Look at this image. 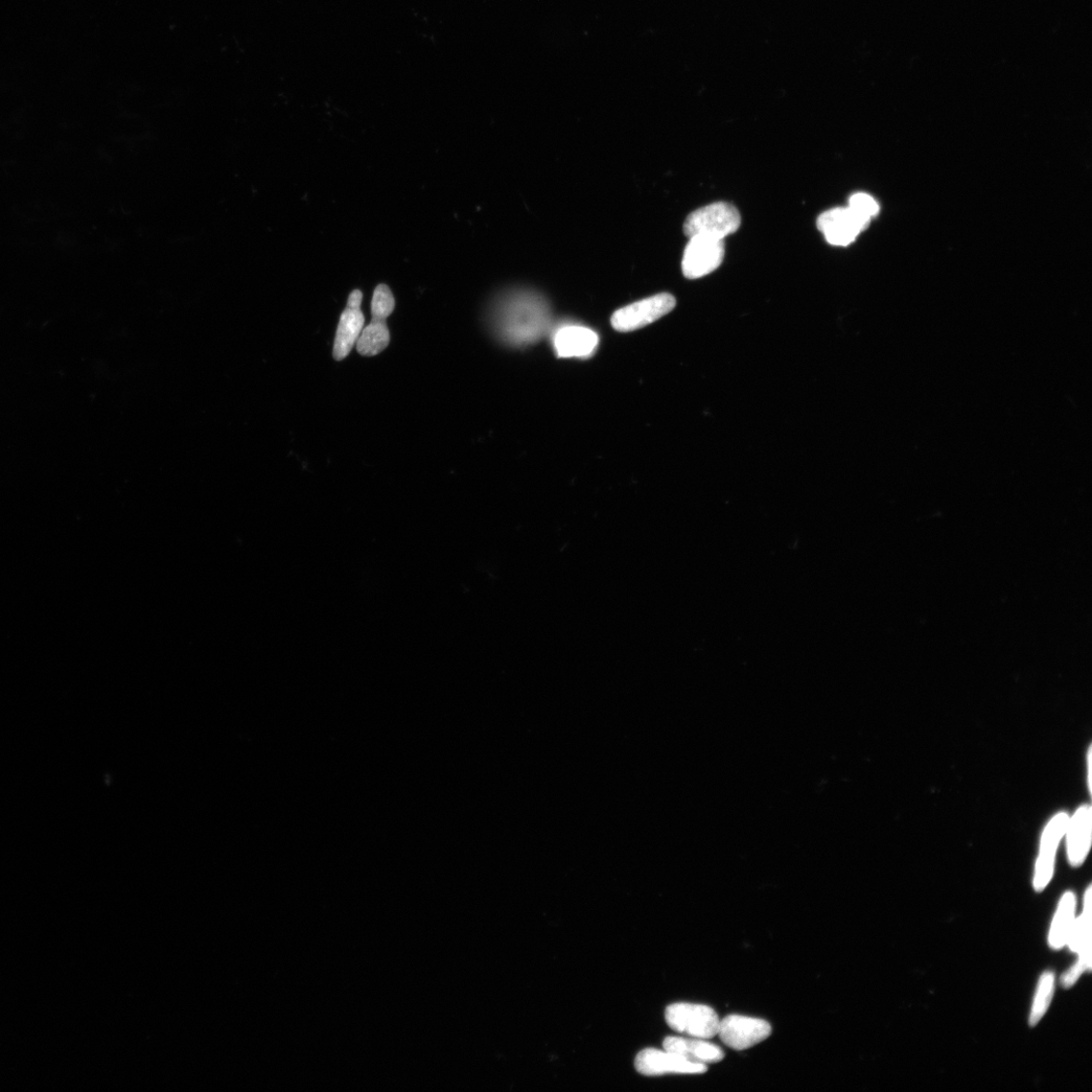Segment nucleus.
Masks as SVG:
<instances>
[{
	"instance_id": "nucleus-1",
	"label": "nucleus",
	"mask_w": 1092,
	"mask_h": 1092,
	"mask_svg": "<svg viewBox=\"0 0 1092 1092\" xmlns=\"http://www.w3.org/2000/svg\"><path fill=\"white\" fill-rule=\"evenodd\" d=\"M549 319V309L542 297L522 293L508 297L501 306L497 327L507 342L525 345L546 333Z\"/></svg>"
},
{
	"instance_id": "nucleus-2",
	"label": "nucleus",
	"mask_w": 1092,
	"mask_h": 1092,
	"mask_svg": "<svg viewBox=\"0 0 1092 1092\" xmlns=\"http://www.w3.org/2000/svg\"><path fill=\"white\" fill-rule=\"evenodd\" d=\"M741 218L737 208L729 203H715L691 213L684 223V234L690 238L705 236L724 240L736 232Z\"/></svg>"
},
{
	"instance_id": "nucleus-3",
	"label": "nucleus",
	"mask_w": 1092,
	"mask_h": 1092,
	"mask_svg": "<svg viewBox=\"0 0 1092 1092\" xmlns=\"http://www.w3.org/2000/svg\"><path fill=\"white\" fill-rule=\"evenodd\" d=\"M665 1018L671 1030L702 1040L717 1036L720 1024L717 1014L710 1007L686 1003L669 1006Z\"/></svg>"
},
{
	"instance_id": "nucleus-4",
	"label": "nucleus",
	"mask_w": 1092,
	"mask_h": 1092,
	"mask_svg": "<svg viewBox=\"0 0 1092 1092\" xmlns=\"http://www.w3.org/2000/svg\"><path fill=\"white\" fill-rule=\"evenodd\" d=\"M676 307V298L662 293L636 301L617 310L612 318V328L619 332H631L647 327Z\"/></svg>"
},
{
	"instance_id": "nucleus-5",
	"label": "nucleus",
	"mask_w": 1092,
	"mask_h": 1092,
	"mask_svg": "<svg viewBox=\"0 0 1092 1092\" xmlns=\"http://www.w3.org/2000/svg\"><path fill=\"white\" fill-rule=\"evenodd\" d=\"M772 1027L761 1018L732 1014L720 1020L717 1036L728 1047L743 1051L768 1039Z\"/></svg>"
},
{
	"instance_id": "nucleus-6",
	"label": "nucleus",
	"mask_w": 1092,
	"mask_h": 1092,
	"mask_svg": "<svg viewBox=\"0 0 1092 1092\" xmlns=\"http://www.w3.org/2000/svg\"><path fill=\"white\" fill-rule=\"evenodd\" d=\"M724 240L705 236H693L684 250L682 271L688 280L703 277L720 265L725 259Z\"/></svg>"
},
{
	"instance_id": "nucleus-7",
	"label": "nucleus",
	"mask_w": 1092,
	"mask_h": 1092,
	"mask_svg": "<svg viewBox=\"0 0 1092 1092\" xmlns=\"http://www.w3.org/2000/svg\"><path fill=\"white\" fill-rule=\"evenodd\" d=\"M1068 820L1066 812H1059L1044 828L1034 875V889L1038 892L1047 888L1053 877L1057 849L1065 835Z\"/></svg>"
},
{
	"instance_id": "nucleus-8",
	"label": "nucleus",
	"mask_w": 1092,
	"mask_h": 1092,
	"mask_svg": "<svg viewBox=\"0 0 1092 1092\" xmlns=\"http://www.w3.org/2000/svg\"><path fill=\"white\" fill-rule=\"evenodd\" d=\"M635 1067L636 1071L644 1076L707 1073L705 1064L694 1063L676 1053L654 1048L640 1051L636 1057Z\"/></svg>"
},
{
	"instance_id": "nucleus-9",
	"label": "nucleus",
	"mask_w": 1092,
	"mask_h": 1092,
	"mask_svg": "<svg viewBox=\"0 0 1092 1092\" xmlns=\"http://www.w3.org/2000/svg\"><path fill=\"white\" fill-rule=\"evenodd\" d=\"M868 226L869 223L858 218L849 206L831 208L818 219L819 230L833 246L850 245Z\"/></svg>"
},
{
	"instance_id": "nucleus-10",
	"label": "nucleus",
	"mask_w": 1092,
	"mask_h": 1092,
	"mask_svg": "<svg viewBox=\"0 0 1092 1092\" xmlns=\"http://www.w3.org/2000/svg\"><path fill=\"white\" fill-rule=\"evenodd\" d=\"M361 301L362 293L359 290L354 291L348 297L347 307L340 317L333 347V358L337 361L343 360L351 354L364 328L365 318L360 310Z\"/></svg>"
},
{
	"instance_id": "nucleus-11",
	"label": "nucleus",
	"mask_w": 1092,
	"mask_h": 1092,
	"mask_svg": "<svg viewBox=\"0 0 1092 1092\" xmlns=\"http://www.w3.org/2000/svg\"><path fill=\"white\" fill-rule=\"evenodd\" d=\"M1092 813L1089 805H1081L1069 818L1066 835L1068 861L1073 867L1081 866L1091 847Z\"/></svg>"
},
{
	"instance_id": "nucleus-12",
	"label": "nucleus",
	"mask_w": 1092,
	"mask_h": 1092,
	"mask_svg": "<svg viewBox=\"0 0 1092 1092\" xmlns=\"http://www.w3.org/2000/svg\"><path fill=\"white\" fill-rule=\"evenodd\" d=\"M599 344L598 335L582 327H566L553 337L556 356L562 359H584L592 356Z\"/></svg>"
},
{
	"instance_id": "nucleus-13",
	"label": "nucleus",
	"mask_w": 1092,
	"mask_h": 1092,
	"mask_svg": "<svg viewBox=\"0 0 1092 1092\" xmlns=\"http://www.w3.org/2000/svg\"><path fill=\"white\" fill-rule=\"evenodd\" d=\"M663 1048L691 1062L705 1065L723 1061L726 1056L724 1050L718 1045L696 1038L667 1037L663 1042Z\"/></svg>"
},
{
	"instance_id": "nucleus-14",
	"label": "nucleus",
	"mask_w": 1092,
	"mask_h": 1092,
	"mask_svg": "<svg viewBox=\"0 0 1092 1092\" xmlns=\"http://www.w3.org/2000/svg\"><path fill=\"white\" fill-rule=\"evenodd\" d=\"M1091 900L1092 889L1088 887L1084 894L1083 912L1076 919L1066 944L1078 954V960L1084 963L1088 970L1091 969Z\"/></svg>"
},
{
	"instance_id": "nucleus-15",
	"label": "nucleus",
	"mask_w": 1092,
	"mask_h": 1092,
	"mask_svg": "<svg viewBox=\"0 0 1092 1092\" xmlns=\"http://www.w3.org/2000/svg\"><path fill=\"white\" fill-rule=\"evenodd\" d=\"M1076 898L1074 892H1066L1057 908L1050 933L1049 945L1054 950H1060L1066 946L1069 935H1071L1074 925L1076 920Z\"/></svg>"
},
{
	"instance_id": "nucleus-16",
	"label": "nucleus",
	"mask_w": 1092,
	"mask_h": 1092,
	"mask_svg": "<svg viewBox=\"0 0 1092 1092\" xmlns=\"http://www.w3.org/2000/svg\"><path fill=\"white\" fill-rule=\"evenodd\" d=\"M390 339L387 322L373 320L362 329L357 341L358 352L363 357H376L386 350Z\"/></svg>"
},
{
	"instance_id": "nucleus-17",
	"label": "nucleus",
	"mask_w": 1092,
	"mask_h": 1092,
	"mask_svg": "<svg viewBox=\"0 0 1092 1092\" xmlns=\"http://www.w3.org/2000/svg\"><path fill=\"white\" fill-rule=\"evenodd\" d=\"M1054 989V973L1051 971L1044 973L1039 982L1038 990L1030 1014L1029 1021L1031 1027H1036L1042 1017L1045 1014V1013H1047L1053 998Z\"/></svg>"
},
{
	"instance_id": "nucleus-18",
	"label": "nucleus",
	"mask_w": 1092,
	"mask_h": 1092,
	"mask_svg": "<svg viewBox=\"0 0 1092 1092\" xmlns=\"http://www.w3.org/2000/svg\"><path fill=\"white\" fill-rule=\"evenodd\" d=\"M394 309V297L386 285H379L371 301L373 320L387 321Z\"/></svg>"
},
{
	"instance_id": "nucleus-19",
	"label": "nucleus",
	"mask_w": 1092,
	"mask_h": 1092,
	"mask_svg": "<svg viewBox=\"0 0 1092 1092\" xmlns=\"http://www.w3.org/2000/svg\"><path fill=\"white\" fill-rule=\"evenodd\" d=\"M848 206L858 218L869 224L871 219L879 213V204L874 198L863 193L853 195L849 200Z\"/></svg>"
},
{
	"instance_id": "nucleus-20",
	"label": "nucleus",
	"mask_w": 1092,
	"mask_h": 1092,
	"mask_svg": "<svg viewBox=\"0 0 1092 1092\" xmlns=\"http://www.w3.org/2000/svg\"><path fill=\"white\" fill-rule=\"evenodd\" d=\"M1085 971H1089L1088 968L1085 966L1084 963H1082L1081 961L1078 960L1071 969H1069L1068 971H1066L1063 974L1062 979H1061V983H1062L1063 987H1065V988L1073 987L1076 983V982L1080 979V976Z\"/></svg>"
},
{
	"instance_id": "nucleus-21",
	"label": "nucleus",
	"mask_w": 1092,
	"mask_h": 1092,
	"mask_svg": "<svg viewBox=\"0 0 1092 1092\" xmlns=\"http://www.w3.org/2000/svg\"><path fill=\"white\" fill-rule=\"evenodd\" d=\"M1091 756H1092L1091 747H1089V749L1087 751V758L1086 759H1087V787H1088V792L1090 794H1091V790H1092V782H1091V778H1092V774H1091L1092 759H1091Z\"/></svg>"
}]
</instances>
